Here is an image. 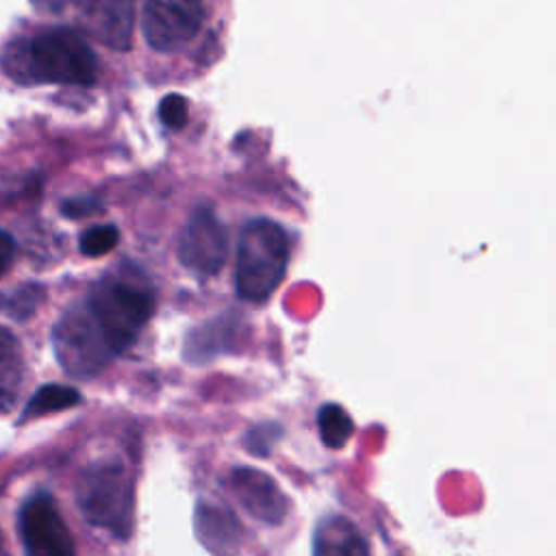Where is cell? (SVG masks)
Wrapping results in <instances>:
<instances>
[{"instance_id":"1","label":"cell","mask_w":556,"mask_h":556,"mask_svg":"<svg viewBox=\"0 0 556 556\" xmlns=\"http://www.w3.org/2000/svg\"><path fill=\"white\" fill-rule=\"evenodd\" d=\"M2 70L22 85L52 83L87 87L96 83L98 59L80 33L52 28L13 41L2 56Z\"/></svg>"},{"instance_id":"2","label":"cell","mask_w":556,"mask_h":556,"mask_svg":"<svg viewBox=\"0 0 556 556\" xmlns=\"http://www.w3.org/2000/svg\"><path fill=\"white\" fill-rule=\"evenodd\" d=\"M83 304L113 356H119L150 321L156 298L143 271L124 265L100 278L83 298Z\"/></svg>"},{"instance_id":"3","label":"cell","mask_w":556,"mask_h":556,"mask_svg":"<svg viewBox=\"0 0 556 556\" xmlns=\"http://www.w3.org/2000/svg\"><path fill=\"white\" fill-rule=\"evenodd\" d=\"M289 237L267 217L245 222L237 243V293L248 302H265L282 282L289 263Z\"/></svg>"},{"instance_id":"4","label":"cell","mask_w":556,"mask_h":556,"mask_svg":"<svg viewBox=\"0 0 556 556\" xmlns=\"http://www.w3.org/2000/svg\"><path fill=\"white\" fill-rule=\"evenodd\" d=\"M76 506L87 523L128 539L135 519V491L119 460H96L76 478Z\"/></svg>"},{"instance_id":"5","label":"cell","mask_w":556,"mask_h":556,"mask_svg":"<svg viewBox=\"0 0 556 556\" xmlns=\"http://www.w3.org/2000/svg\"><path fill=\"white\" fill-rule=\"evenodd\" d=\"M52 348L63 371L80 380L98 376L115 358L83 300L72 304L56 319L52 328Z\"/></svg>"},{"instance_id":"6","label":"cell","mask_w":556,"mask_h":556,"mask_svg":"<svg viewBox=\"0 0 556 556\" xmlns=\"http://www.w3.org/2000/svg\"><path fill=\"white\" fill-rule=\"evenodd\" d=\"M204 0H143L141 33L156 52L185 48L202 28Z\"/></svg>"},{"instance_id":"7","label":"cell","mask_w":556,"mask_h":556,"mask_svg":"<svg viewBox=\"0 0 556 556\" xmlns=\"http://www.w3.org/2000/svg\"><path fill=\"white\" fill-rule=\"evenodd\" d=\"M26 556H74V541L50 493H33L17 515Z\"/></svg>"},{"instance_id":"8","label":"cell","mask_w":556,"mask_h":556,"mask_svg":"<svg viewBox=\"0 0 556 556\" xmlns=\"http://www.w3.org/2000/svg\"><path fill=\"white\" fill-rule=\"evenodd\" d=\"M228 256V235L213 208L200 206L191 213L178 241L180 263L195 276L219 274Z\"/></svg>"},{"instance_id":"9","label":"cell","mask_w":556,"mask_h":556,"mask_svg":"<svg viewBox=\"0 0 556 556\" xmlns=\"http://www.w3.org/2000/svg\"><path fill=\"white\" fill-rule=\"evenodd\" d=\"M228 484L237 495L239 504L256 521H263L267 526H280L289 515V497L265 471L254 467H235L228 473Z\"/></svg>"},{"instance_id":"10","label":"cell","mask_w":556,"mask_h":556,"mask_svg":"<svg viewBox=\"0 0 556 556\" xmlns=\"http://www.w3.org/2000/svg\"><path fill=\"white\" fill-rule=\"evenodd\" d=\"M85 28L113 50H128L135 28V0H78Z\"/></svg>"},{"instance_id":"11","label":"cell","mask_w":556,"mask_h":556,"mask_svg":"<svg viewBox=\"0 0 556 556\" xmlns=\"http://www.w3.org/2000/svg\"><path fill=\"white\" fill-rule=\"evenodd\" d=\"M193 530L198 541L213 556H237L241 549L243 528L230 506L208 497L198 500L193 513Z\"/></svg>"},{"instance_id":"12","label":"cell","mask_w":556,"mask_h":556,"mask_svg":"<svg viewBox=\"0 0 556 556\" xmlns=\"http://www.w3.org/2000/svg\"><path fill=\"white\" fill-rule=\"evenodd\" d=\"M313 556H369V545L354 521L332 513L313 528Z\"/></svg>"},{"instance_id":"13","label":"cell","mask_w":556,"mask_h":556,"mask_svg":"<svg viewBox=\"0 0 556 556\" xmlns=\"http://www.w3.org/2000/svg\"><path fill=\"white\" fill-rule=\"evenodd\" d=\"M237 321L239 319H232V315H219L193 328L185 339V348H182L185 361L193 365H202L215 358L217 354L226 352L235 341Z\"/></svg>"},{"instance_id":"14","label":"cell","mask_w":556,"mask_h":556,"mask_svg":"<svg viewBox=\"0 0 556 556\" xmlns=\"http://www.w3.org/2000/svg\"><path fill=\"white\" fill-rule=\"evenodd\" d=\"M24 382V356L20 341L0 326V415L9 413L20 397Z\"/></svg>"},{"instance_id":"15","label":"cell","mask_w":556,"mask_h":556,"mask_svg":"<svg viewBox=\"0 0 556 556\" xmlns=\"http://www.w3.org/2000/svg\"><path fill=\"white\" fill-rule=\"evenodd\" d=\"M80 402V393L74 387L67 384H43L39 387L28 404L22 410V421L35 419V417H43L48 413H59V410H67L72 406H76Z\"/></svg>"},{"instance_id":"16","label":"cell","mask_w":556,"mask_h":556,"mask_svg":"<svg viewBox=\"0 0 556 556\" xmlns=\"http://www.w3.org/2000/svg\"><path fill=\"white\" fill-rule=\"evenodd\" d=\"M317 428L326 447L341 450L354 434V421L339 404H324L317 410Z\"/></svg>"},{"instance_id":"17","label":"cell","mask_w":556,"mask_h":556,"mask_svg":"<svg viewBox=\"0 0 556 556\" xmlns=\"http://www.w3.org/2000/svg\"><path fill=\"white\" fill-rule=\"evenodd\" d=\"M41 285H20L11 291L0 293V313L11 319H28L43 300Z\"/></svg>"},{"instance_id":"18","label":"cell","mask_w":556,"mask_h":556,"mask_svg":"<svg viewBox=\"0 0 556 556\" xmlns=\"http://www.w3.org/2000/svg\"><path fill=\"white\" fill-rule=\"evenodd\" d=\"M280 437H282V426L278 421H261L243 434V445L252 456L265 458L271 454Z\"/></svg>"},{"instance_id":"19","label":"cell","mask_w":556,"mask_h":556,"mask_svg":"<svg viewBox=\"0 0 556 556\" xmlns=\"http://www.w3.org/2000/svg\"><path fill=\"white\" fill-rule=\"evenodd\" d=\"M119 243V230L115 224H98L83 232L80 252L85 256H102Z\"/></svg>"},{"instance_id":"20","label":"cell","mask_w":556,"mask_h":556,"mask_svg":"<svg viewBox=\"0 0 556 556\" xmlns=\"http://www.w3.org/2000/svg\"><path fill=\"white\" fill-rule=\"evenodd\" d=\"M159 117L167 128H182L189 122V102L180 93H167L159 102Z\"/></svg>"},{"instance_id":"21","label":"cell","mask_w":556,"mask_h":556,"mask_svg":"<svg viewBox=\"0 0 556 556\" xmlns=\"http://www.w3.org/2000/svg\"><path fill=\"white\" fill-rule=\"evenodd\" d=\"M100 211V202L96 198H67L63 204H61V213L65 217H72V219H78V217H85V215H91Z\"/></svg>"},{"instance_id":"22","label":"cell","mask_w":556,"mask_h":556,"mask_svg":"<svg viewBox=\"0 0 556 556\" xmlns=\"http://www.w3.org/2000/svg\"><path fill=\"white\" fill-rule=\"evenodd\" d=\"M15 256V241L9 232L0 230V276L9 269V265L13 263Z\"/></svg>"},{"instance_id":"23","label":"cell","mask_w":556,"mask_h":556,"mask_svg":"<svg viewBox=\"0 0 556 556\" xmlns=\"http://www.w3.org/2000/svg\"><path fill=\"white\" fill-rule=\"evenodd\" d=\"M30 2H33V7H37L39 11L59 13V11H63V7H65L67 0H30Z\"/></svg>"}]
</instances>
